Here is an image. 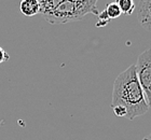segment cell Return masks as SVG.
<instances>
[{"label": "cell", "instance_id": "cell-1", "mask_svg": "<svg viewBox=\"0 0 151 140\" xmlns=\"http://www.w3.org/2000/svg\"><path fill=\"white\" fill-rule=\"evenodd\" d=\"M121 106L126 111V118L134 120L149 110L136 73L135 65L122 71L113 83L111 107Z\"/></svg>", "mask_w": 151, "mask_h": 140}, {"label": "cell", "instance_id": "cell-2", "mask_svg": "<svg viewBox=\"0 0 151 140\" xmlns=\"http://www.w3.org/2000/svg\"><path fill=\"white\" fill-rule=\"evenodd\" d=\"M98 0H63L54 10L42 15L47 23L52 25L66 24L80 21L86 14L92 13L97 16L96 2Z\"/></svg>", "mask_w": 151, "mask_h": 140}, {"label": "cell", "instance_id": "cell-3", "mask_svg": "<svg viewBox=\"0 0 151 140\" xmlns=\"http://www.w3.org/2000/svg\"><path fill=\"white\" fill-rule=\"evenodd\" d=\"M136 73L140 86L148 103L149 110L151 109V49H147L139 54L135 65Z\"/></svg>", "mask_w": 151, "mask_h": 140}, {"label": "cell", "instance_id": "cell-4", "mask_svg": "<svg viewBox=\"0 0 151 140\" xmlns=\"http://www.w3.org/2000/svg\"><path fill=\"white\" fill-rule=\"evenodd\" d=\"M137 19L142 27L151 32V0L139 1Z\"/></svg>", "mask_w": 151, "mask_h": 140}, {"label": "cell", "instance_id": "cell-5", "mask_svg": "<svg viewBox=\"0 0 151 140\" xmlns=\"http://www.w3.org/2000/svg\"><path fill=\"white\" fill-rule=\"evenodd\" d=\"M19 11L23 15L32 17L40 13V3L38 0H22L19 3Z\"/></svg>", "mask_w": 151, "mask_h": 140}, {"label": "cell", "instance_id": "cell-6", "mask_svg": "<svg viewBox=\"0 0 151 140\" xmlns=\"http://www.w3.org/2000/svg\"><path fill=\"white\" fill-rule=\"evenodd\" d=\"M116 3L121 10V13L124 15H131L135 10V3L133 0H118Z\"/></svg>", "mask_w": 151, "mask_h": 140}, {"label": "cell", "instance_id": "cell-7", "mask_svg": "<svg viewBox=\"0 0 151 140\" xmlns=\"http://www.w3.org/2000/svg\"><path fill=\"white\" fill-rule=\"evenodd\" d=\"M105 12L107 14V16L110 19H118L122 13H121V10H120L119 6L116 2H110L108 3L106 8H105Z\"/></svg>", "mask_w": 151, "mask_h": 140}, {"label": "cell", "instance_id": "cell-8", "mask_svg": "<svg viewBox=\"0 0 151 140\" xmlns=\"http://www.w3.org/2000/svg\"><path fill=\"white\" fill-rule=\"evenodd\" d=\"M111 19H109L106 14V12L104 11H101L97 14V23H96V27H104L108 24V23L110 22Z\"/></svg>", "mask_w": 151, "mask_h": 140}, {"label": "cell", "instance_id": "cell-9", "mask_svg": "<svg viewBox=\"0 0 151 140\" xmlns=\"http://www.w3.org/2000/svg\"><path fill=\"white\" fill-rule=\"evenodd\" d=\"M113 109V113L116 115V116H119V118H126V111L125 109L121 106H116V107H112Z\"/></svg>", "mask_w": 151, "mask_h": 140}, {"label": "cell", "instance_id": "cell-10", "mask_svg": "<svg viewBox=\"0 0 151 140\" xmlns=\"http://www.w3.org/2000/svg\"><path fill=\"white\" fill-rule=\"evenodd\" d=\"M9 58H10V55L3 50L2 47H0V64L6 62V60H9Z\"/></svg>", "mask_w": 151, "mask_h": 140}, {"label": "cell", "instance_id": "cell-11", "mask_svg": "<svg viewBox=\"0 0 151 140\" xmlns=\"http://www.w3.org/2000/svg\"><path fill=\"white\" fill-rule=\"evenodd\" d=\"M142 140H151V134L148 135V136H146V137H144Z\"/></svg>", "mask_w": 151, "mask_h": 140}]
</instances>
